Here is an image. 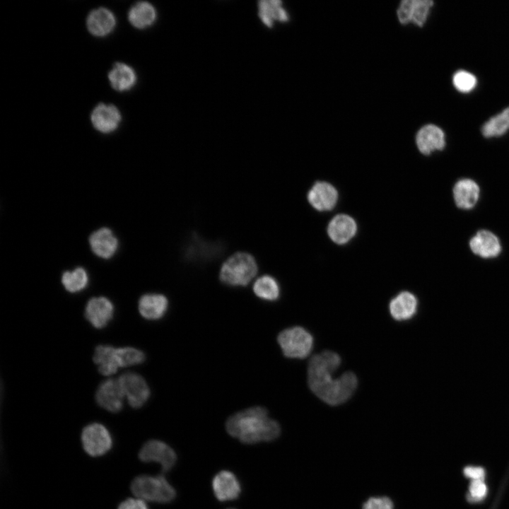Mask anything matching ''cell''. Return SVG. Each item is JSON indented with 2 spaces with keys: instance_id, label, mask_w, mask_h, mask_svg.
<instances>
[{
  "instance_id": "obj_21",
  "label": "cell",
  "mask_w": 509,
  "mask_h": 509,
  "mask_svg": "<svg viewBox=\"0 0 509 509\" xmlns=\"http://www.w3.org/2000/svg\"><path fill=\"white\" fill-rule=\"evenodd\" d=\"M416 297L409 291H402L391 300L389 310L391 316L397 321H405L414 316L417 311Z\"/></svg>"
},
{
  "instance_id": "obj_2",
  "label": "cell",
  "mask_w": 509,
  "mask_h": 509,
  "mask_svg": "<svg viewBox=\"0 0 509 509\" xmlns=\"http://www.w3.org/2000/svg\"><path fill=\"white\" fill-rule=\"evenodd\" d=\"M226 427L231 436L245 444L271 441L281 433L278 422L269 418L262 406L250 407L232 415Z\"/></svg>"
},
{
  "instance_id": "obj_34",
  "label": "cell",
  "mask_w": 509,
  "mask_h": 509,
  "mask_svg": "<svg viewBox=\"0 0 509 509\" xmlns=\"http://www.w3.org/2000/svg\"><path fill=\"white\" fill-rule=\"evenodd\" d=\"M117 509H148V508L144 500L130 498L122 501Z\"/></svg>"
},
{
  "instance_id": "obj_3",
  "label": "cell",
  "mask_w": 509,
  "mask_h": 509,
  "mask_svg": "<svg viewBox=\"0 0 509 509\" xmlns=\"http://www.w3.org/2000/svg\"><path fill=\"white\" fill-rule=\"evenodd\" d=\"M258 267L249 253L238 252L228 257L220 270V280L232 286H247L256 276Z\"/></svg>"
},
{
  "instance_id": "obj_32",
  "label": "cell",
  "mask_w": 509,
  "mask_h": 509,
  "mask_svg": "<svg viewBox=\"0 0 509 509\" xmlns=\"http://www.w3.org/2000/svg\"><path fill=\"white\" fill-rule=\"evenodd\" d=\"M487 493V486L484 480H472L469 487L468 498L472 501L484 499Z\"/></svg>"
},
{
  "instance_id": "obj_6",
  "label": "cell",
  "mask_w": 509,
  "mask_h": 509,
  "mask_svg": "<svg viewBox=\"0 0 509 509\" xmlns=\"http://www.w3.org/2000/svg\"><path fill=\"white\" fill-rule=\"evenodd\" d=\"M81 443L84 450L89 455L98 457L110 450L112 445V438L104 425L93 423L83 429Z\"/></svg>"
},
{
  "instance_id": "obj_16",
  "label": "cell",
  "mask_w": 509,
  "mask_h": 509,
  "mask_svg": "<svg viewBox=\"0 0 509 509\" xmlns=\"http://www.w3.org/2000/svg\"><path fill=\"white\" fill-rule=\"evenodd\" d=\"M311 206L318 211H329L334 207L338 200L335 187L326 182H316L308 194Z\"/></svg>"
},
{
  "instance_id": "obj_20",
  "label": "cell",
  "mask_w": 509,
  "mask_h": 509,
  "mask_svg": "<svg viewBox=\"0 0 509 509\" xmlns=\"http://www.w3.org/2000/svg\"><path fill=\"white\" fill-rule=\"evenodd\" d=\"M356 223L349 215L339 214L329 222L327 233L331 240L337 244L348 242L356 233Z\"/></svg>"
},
{
  "instance_id": "obj_25",
  "label": "cell",
  "mask_w": 509,
  "mask_h": 509,
  "mask_svg": "<svg viewBox=\"0 0 509 509\" xmlns=\"http://www.w3.org/2000/svg\"><path fill=\"white\" fill-rule=\"evenodd\" d=\"M156 18V11L152 4L147 1H139L128 12V20L137 29L151 26Z\"/></svg>"
},
{
  "instance_id": "obj_28",
  "label": "cell",
  "mask_w": 509,
  "mask_h": 509,
  "mask_svg": "<svg viewBox=\"0 0 509 509\" xmlns=\"http://www.w3.org/2000/svg\"><path fill=\"white\" fill-rule=\"evenodd\" d=\"M252 289L257 297L264 300L274 301L280 296V287L277 281L269 275L257 279Z\"/></svg>"
},
{
  "instance_id": "obj_19",
  "label": "cell",
  "mask_w": 509,
  "mask_h": 509,
  "mask_svg": "<svg viewBox=\"0 0 509 509\" xmlns=\"http://www.w3.org/2000/svg\"><path fill=\"white\" fill-rule=\"evenodd\" d=\"M89 243L95 255L103 259L112 257L118 247L117 238L107 228L93 232L89 238Z\"/></svg>"
},
{
  "instance_id": "obj_35",
  "label": "cell",
  "mask_w": 509,
  "mask_h": 509,
  "mask_svg": "<svg viewBox=\"0 0 509 509\" xmlns=\"http://www.w3.org/2000/svg\"><path fill=\"white\" fill-rule=\"evenodd\" d=\"M464 475L472 480H484L485 471L480 467L469 466L464 469Z\"/></svg>"
},
{
  "instance_id": "obj_8",
  "label": "cell",
  "mask_w": 509,
  "mask_h": 509,
  "mask_svg": "<svg viewBox=\"0 0 509 509\" xmlns=\"http://www.w3.org/2000/svg\"><path fill=\"white\" fill-rule=\"evenodd\" d=\"M139 458L144 462H158L163 472L170 471L177 460L175 451L166 443L158 440L146 442L139 450Z\"/></svg>"
},
{
  "instance_id": "obj_10",
  "label": "cell",
  "mask_w": 509,
  "mask_h": 509,
  "mask_svg": "<svg viewBox=\"0 0 509 509\" xmlns=\"http://www.w3.org/2000/svg\"><path fill=\"white\" fill-rule=\"evenodd\" d=\"M433 1L431 0H404L397 9V17L402 24L414 23L423 26L426 23Z\"/></svg>"
},
{
  "instance_id": "obj_13",
  "label": "cell",
  "mask_w": 509,
  "mask_h": 509,
  "mask_svg": "<svg viewBox=\"0 0 509 509\" xmlns=\"http://www.w3.org/2000/svg\"><path fill=\"white\" fill-rule=\"evenodd\" d=\"M416 144L423 155H430L435 151L443 150L446 145L443 130L435 124L422 127L416 134Z\"/></svg>"
},
{
  "instance_id": "obj_31",
  "label": "cell",
  "mask_w": 509,
  "mask_h": 509,
  "mask_svg": "<svg viewBox=\"0 0 509 509\" xmlns=\"http://www.w3.org/2000/svg\"><path fill=\"white\" fill-rule=\"evenodd\" d=\"M452 84L460 92L468 93L474 90L477 84L476 77L469 71L459 70L452 76Z\"/></svg>"
},
{
  "instance_id": "obj_18",
  "label": "cell",
  "mask_w": 509,
  "mask_h": 509,
  "mask_svg": "<svg viewBox=\"0 0 509 509\" xmlns=\"http://www.w3.org/2000/svg\"><path fill=\"white\" fill-rule=\"evenodd\" d=\"M456 206L462 209H471L477 203L480 189L478 184L469 178L459 180L452 189Z\"/></svg>"
},
{
  "instance_id": "obj_23",
  "label": "cell",
  "mask_w": 509,
  "mask_h": 509,
  "mask_svg": "<svg viewBox=\"0 0 509 509\" xmlns=\"http://www.w3.org/2000/svg\"><path fill=\"white\" fill-rule=\"evenodd\" d=\"M107 76L112 88L118 92L130 90L136 83L134 69L122 62L115 63Z\"/></svg>"
},
{
  "instance_id": "obj_22",
  "label": "cell",
  "mask_w": 509,
  "mask_h": 509,
  "mask_svg": "<svg viewBox=\"0 0 509 509\" xmlns=\"http://www.w3.org/2000/svg\"><path fill=\"white\" fill-rule=\"evenodd\" d=\"M141 315L146 320H156L164 316L168 308L167 298L158 293L143 295L138 304Z\"/></svg>"
},
{
  "instance_id": "obj_14",
  "label": "cell",
  "mask_w": 509,
  "mask_h": 509,
  "mask_svg": "<svg viewBox=\"0 0 509 509\" xmlns=\"http://www.w3.org/2000/svg\"><path fill=\"white\" fill-rule=\"evenodd\" d=\"M469 247L474 254L484 259L498 257L502 250L498 238L487 230H479L470 239Z\"/></svg>"
},
{
  "instance_id": "obj_17",
  "label": "cell",
  "mask_w": 509,
  "mask_h": 509,
  "mask_svg": "<svg viewBox=\"0 0 509 509\" xmlns=\"http://www.w3.org/2000/svg\"><path fill=\"white\" fill-rule=\"evenodd\" d=\"M212 487L214 494L220 501H227L238 498L240 485L236 476L230 472L223 470L213 478Z\"/></svg>"
},
{
  "instance_id": "obj_15",
  "label": "cell",
  "mask_w": 509,
  "mask_h": 509,
  "mask_svg": "<svg viewBox=\"0 0 509 509\" xmlns=\"http://www.w3.org/2000/svg\"><path fill=\"white\" fill-rule=\"evenodd\" d=\"M113 13L105 7L91 11L86 18V27L93 36L103 37L110 34L116 25Z\"/></svg>"
},
{
  "instance_id": "obj_4",
  "label": "cell",
  "mask_w": 509,
  "mask_h": 509,
  "mask_svg": "<svg viewBox=\"0 0 509 509\" xmlns=\"http://www.w3.org/2000/svg\"><path fill=\"white\" fill-rule=\"evenodd\" d=\"M130 488L138 498L156 503H169L176 496L175 490L163 475H139L132 480Z\"/></svg>"
},
{
  "instance_id": "obj_11",
  "label": "cell",
  "mask_w": 509,
  "mask_h": 509,
  "mask_svg": "<svg viewBox=\"0 0 509 509\" xmlns=\"http://www.w3.org/2000/svg\"><path fill=\"white\" fill-rule=\"evenodd\" d=\"M122 120L118 108L112 104L100 103L91 112L90 121L93 127L103 134L115 131Z\"/></svg>"
},
{
  "instance_id": "obj_33",
  "label": "cell",
  "mask_w": 509,
  "mask_h": 509,
  "mask_svg": "<svg viewBox=\"0 0 509 509\" xmlns=\"http://www.w3.org/2000/svg\"><path fill=\"white\" fill-rule=\"evenodd\" d=\"M363 509H394V505L387 497H372L364 503Z\"/></svg>"
},
{
  "instance_id": "obj_9",
  "label": "cell",
  "mask_w": 509,
  "mask_h": 509,
  "mask_svg": "<svg viewBox=\"0 0 509 509\" xmlns=\"http://www.w3.org/2000/svg\"><path fill=\"white\" fill-rule=\"evenodd\" d=\"M124 395L118 379H107L100 384L95 399L105 410L117 413L123 407Z\"/></svg>"
},
{
  "instance_id": "obj_1",
  "label": "cell",
  "mask_w": 509,
  "mask_h": 509,
  "mask_svg": "<svg viewBox=\"0 0 509 509\" xmlns=\"http://www.w3.org/2000/svg\"><path fill=\"white\" fill-rule=\"evenodd\" d=\"M341 364V358L335 352L324 351L314 355L308 366V383L311 391L322 401L336 406L346 402L354 393L358 379L352 372L340 377L332 375Z\"/></svg>"
},
{
  "instance_id": "obj_29",
  "label": "cell",
  "mask_w": 509,
  "mask_h": 509,
  "mask_svg": "<svg viewBox=\"0 0 509 509\" xmlns=\"http://www.w3.org/2000/svg\"><path fill=\"white\" fill-rule=\"evenodd\" d=\"M62 283L67 291L77 293L87 286L88 276L83 268L78 267L73 271H65L62 276Z\"/></svg>"
},
{
  "instance_id": "obj_24",
  "label": "cell",
  "mask_w": 509,
  "mask_h": 509,
  "mask_svg": "<svg viewBox=\"0 0 509 509\" xmlns=\"http://www.w3.org/2000/svg\"><path fill=\"white\" fill-rule=\"evenodd\" d=\"M93 361L100 374L109 376L115 374L120 367L117 348L110 345H99L94 351Z\"/></svg>"
},
{
  "instance_id": "obj_7",
  "label": "cell",
  "mask_w": 509,
  "mask_h": 509,
  "mask_svg": "<svg viewBox=\"0 0 509 509\" xmlns=\"http://www.w3.org/2000/svg\"><path fill=\"white\" fill-rule=\"evenodd\" d=\"M118 380L129 404L134 409L144 406L150 397V389L144 378L136 373L127 372Z\"/></svg>"
},
{
  "instance_id": "obj_12",
  "label": "cell",
  "mask_w": 509,
  "mask_h": 509,
  "mask_svg": "<svg viewBox=\"0 0 509 509\" xmlns=\"http://www.w3.org/2000/svg\"><path fill=\"white\" fill-rule=\"evenodd\" d=\"M114 315L112 303L103 296L89 299L85 308V317L96 329L105 327Z\"/></svg>"
},
{
  "instance_id": "obj_30",
  "label": "cell",
  "mask_w": 509,
  "mask_h": 509,
  "mask_svg": "<svg viewBox=\"0 0 509 509\" xmlns=\"http://www.w3.org/2000/svg\"><path fill=\"white\" fill-rule=\"evenodd\" d=\"M117 353L121 368L141 364L145 360L143 351L134 347L117 348Z\"/></svg>"
},
{
  "instance_id": "obj_5",
  "label": "cell",
  "mask_w": 509,
  "mask_h": 509,
  "mask_svg": "<svg viewBox=\"0 0 509 509\" xmlns=\"http://www.w3.org/2000/svg\"><path fill=\"white\" fill-rule=\"evenodd\" d=\"M278 343L285 356L305 358L312 351L313 337L305 329L293 327L283 330L277 337Z\"/></svg>"
},
{
  "instance_id": "obj_26",
  "label": "cell",
  "mask_w": 509,
  "mask_h": 509,
  "mask_svg": "<svg viewBox=\"0 0 509 509\" xmlns=\"http://www.w3.org/2000/svg\"><path fill=\"white\" fill-rule=\"evenodd\" d=\"M259 16L262 22L271 27L274 21L284 22L288 19V14L282 7V2L277 0H263L259 2Z\"/></svg>"
},
{
  "instance_id": "obj_36",
  "label": "cell",
  "mask_w": 509,
  "mask_h": 509,
  "mask_svg": "<svg viewBox=\"0 0 509 509\" xmlns=\"http://www.w3.org/2000/svg\"><path fill=\"white\" fill-rule=\"evenodd\" d=\"M228 509H235V508H228Z\"/></svg>"
},
{
  "instance_id": "obj_27",
  "label": "cell",
  "mask_w": 509,
  "mask_h": 509,
  "mask_svg": "<svg viewBox=\"0 0 509 509\" xmlns=\"http://www.w3.org/2000/svg\"><path fill=\"white\" fill-rule=\"evenodd\" d=\"M481 130L486 138L498 137L505 134L509 130V107L488 119Z\"/></svg>"
}]
</instances>
